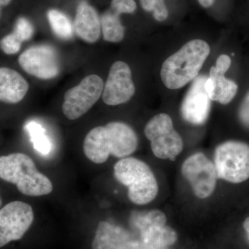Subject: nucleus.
Returning a JSON list of instances; mask_svg holds the SVG:
<instances>
[{
	"instance_id": "7c9ffc66",
	"label": "nucleus",
	"mask_w": 249,
	"mask_h": 249,
	"mask_svg": "<svg viewBox=\"0 0 249 249\" xmlns=\"http://www.w3.org/2000/svg\"><path fill=\"white\" fill-rule=\"evenodd\" d=\"M11 1V0H0V4L1 6H5L9 4Z\"/></svg>"
},
{
	"instance_id": "423d86ee",
	"label": "nucleus",
	"mask_w": 249,
	"mask_h": 249,
	"mask_svg": "<svg viewBox=\"0 0 249 249\" xmlns=\"http://www.w3.org/2000/svg\"><path fill=\"white\" fill-rule=\"evenodd\" d=\"M144 132L157 158L174 160L182 151V139L174 129L173 120L168 114L154 116L147 122Z\"/></svg>"
},
{
	"instance_id": "5701e85b",
	"label": "nucleus",
	"mask_w": 249,
	"mask_h": 249,
	"mask_svg": "<svg viewBox=\"0 0 249 249\" xmlns=\"http://www.w3.org/2000/svg\"><path fill=\"white\" fill-rule=\"evenodd\" d=\"M14 34L22 42L31 39L34 34V28L28 19L20 18L16 22Z\"/></svg>"
},
{
	"instance_id": "f3484780",
	"label": "nucleus",
	"mask_w": 249,
	"mask_h": 249,
	"mask_svg": "<svg viewBox=\"0 0 249 249\" xmlns=\"http://www.w3.org/2000/svg\"><path fill=\"white\" fill-rule=\"evenodd\" d=\"M140 234L142 242L160 249H168L178 238L176 231L167 224L147 228Z\"/></svg>"
},
{
	"instance_id": "f8f14e48",
	"label": "nucleus",
	"mask_w": 249,
	"mask_h": 249,
	"mask_svg": "<svg viewBox=\"0 0 249 249\" xmlns=\"http://www.w3.org/2000/svg\"><path fill=\"white\" fill-rule=\"evenodd\" d=\"M207 79L204 75L196 78L181 104V116L190 124H201L209 118L211 100L205 89Z\"/></svg>"
},
{
	"instance_id": "f257e3e1",
	"label": "nucleus",
	"mask_w": 249,
	"mask_h": 249,
	"mask_svg": "<svg viewBox=\"0 0 249 249\" xmlns=\"http://www.w3.org/2000/svg\"><path fill=\"white\" fill-rule=\"evenodd\" d=\"M138 146L134 129L121 122H110L90 130L83 142V151L88 160L96 164L107 161L109 156L124 158L132 155Z\"/></svg>"
},
{
	"instance_id": "412c9836",
	"label": "nucleus",
	"mask_w": 249,
	"mask_h": 249,
	"mask_svg": "<svg viewBox=\"0 0 249 249\" xmlns=\"http://www.w3.org/2000/svg\"><path fill=\"white\" fill-rule=\"evenodd\" d=\"M132 221L139 231L153 226L165 225L167 223L166 216L158 210L148 212L135 213L132 215Z\"/></svg>"
},
{
	"instance_id": "bb28decb",
	"label": "nucleus",
	"mask_w": 249,
	"mask_h": 249,
	"mask_svg": "<svg viewBox=\"0 0 249 249\" xmlns=\"http://www.w3.org/2000/svg\"><path fill=\"white\" fill-rule=\"evenodd\" d=\"M231 65V60L230 57L225 54H223L218 57L217 62H216V70L224 74L226 71L229 70Z\"/></svg>"
},
{
	"instance_id": "4be33fe9",
	"label": "nucleus",
	"mask_w": 249,
	"mask_h": 249,
	"mask_svg": "<svg viewBox=\"0 0 249 249\" xmlns=\"http://www.w3.org/2000/svg\"><path fill=\"white\" fill-rule=\"evenodd\" d=\"M142 9L148 12H153L156 20L164 21L168 16V9L164 0H140Z\"/></svg>"
},
{
	"instance_id": "a878e982",
	"label": "nucleus",
	"mask_w": 249,
	"mask_h": 249,
	"mask_svg": "<svg viewBox=\"0 0 249 249\" xmlns=\"http://www.w3.org/2000/svg\"><path fill=\"white\" fill-rule=\"evenodd\" d=\"M238 116L242 124L249 129V91L241 103Z\"/></svg>"
},
{
	"instance_id": "20e7f679",
	"label": "nucleus",
	"mask_w": 249,
	"mask_h": 249,
	"mask_svg": "<svg viewBox=\"0 0 249 249\" xmlns=\"http://www.w3.org/2000/svg\"><path fill=\"white\" fill-rule=\"evenodd\" d=\"M114 175L119 183L128 188V197L134 204H148L158 194L155 175L150 167L138 159L127 157L116 162Z\"/></svg>"
},
{
	"instance_id": "393cba45",
	"label": "nucleus",
	"mask_w": 249,
	"mask_h": 249,
	"mask_svg": "<svg viewBox=\"0 0 249 249\" xmlns=\"http://www.w3.org/2000/svg\"><path fill=\"white\" fill-rule=\"evenodd\" d=\"M111 9L119 15L132 14L137 9V4L134 0H112Z\"/></svg>"
},
{
	"instance_id": "ddd939ff",
	"label": "nucleus",
	"mask_w": 249,
	"mask_h": 249,
	"mask_svg": "<svg viewBox=\"0 0 249 249\" xmlns=\"http://www.w3.org/2000/svg\"><path fill=\"white\" fill-rule=\"evenodd\" d=\"M132 242L128 231L124 228L101 221L91 244L92 249H126Z\"/></svg>"
},
{
	"instance_id": "c756f323",
	"label": "nucleus",
	"mask_w": 249,
	"mask_h": 249,
	"mask_svg": "<svg viewBox=\"0 0 249 249\" xmlns=\"http://www.w3.org/2000/svg\"><path fill=\"white\" fill-rule=\"evenodd\" d=\"M243 227L246 232H247V237H248L249 240V217H247V219H245V222H244Z\"/></svg>"
},
{
	"instance_id": "cd10ccee",
	"label": "nucleus",
	"mask_w": 249,
	"mask_h": 249,
	"mask_svg": "<svg viewBox=\"0 0 249 249\" xmlns=\"http://www.w3.org/2000/svg\"><path fill=\"white\" fill-rule=\"evenodd\" d=\"M126 249H160L144 243L142 241H132Z\"/></svg>"
},
{
	"instance_id": "1a4fd4ad",
	"label": "nucleus",
	"mask_w": 249,
	"mask_h": 249,
	"mask_svg": "<svg viewBox=\"0 0 249 249\" xmlns=\"http://www.w3.org/2000/svg\"><path fill=\"white\" fill-rule=\"evenodd\" d=\"M181 173L198 197L204 199L213 193L217 171L214 163L204 154L197 152L188 157L183 163Z\"/></svg>"
},
{
	"instance_id": "dca6fc26",
	"label": "nucleus",
	"mask_w": 249,
	"mask_h": 249,
	"mask_svg": "<svg viewBox=\"0 0 249 249\" xmlns=\"http://www.w3.org/2000/svg\"><path fill=\"white\" fill-rule=\"evenodd\" d=\"M224 75L218 71L215 67H211L205 89L211 100L226 105L235 97L238 87L235 82L225 78Z\"/></svg>"
},
{
	"instance_id": "aec40b11",
	"label": "nucleus",
	"mask_w": 249,
	"mask_h": 249,
	"mask_svg": "<svg viewBox=\"0 0 249 249\" xmlns=\"http://www.w3.org/2000/svg\"><path fill=\"white\" fill-rule=\"evenodd\" d=\"M25 127L30 135L34 148L42 155H48L52 150V144L45 134L44 127L34 121L28 123Z\"/></svg>"
},
{
	"instance_id": "4468645a",
	"label": "nucleus",
	"mask_w": 249,
	"mask_h": 249,
	"mask_svg": "<svg viewBox=\"0 0 249 249\" xmlns=\"http://www.w3.org/2000/svg\"><path fill=\"white\" fill-rule=\"evenodd\" d=\"M76 35L88 43H94L101 36V21L96 10L86 2L80 3L74 20Z\"/></svg>"
},
{
	"instance_id": "c85d7f7f",
	"label": "nucleus",
	"mask_w": 249,
	"mask_h": 249,
	"mask_svg": "<svg viewBox=\"0 0 249 249\" xmlns=\"http://www.w3.org/2000/svg\"><path fill=\"white\" fill-rule=\"evenodd\" d=\"M197 1L203 7L209 8L213 4L214 0H197Z\"/></svg>"
},
{
	"instance_id": "6e6552de",
	"label": "nucleus",
	"mask_w": 249,
	"mask_h": 249,
	"mask_svg": "<svg viewBox=\"0 0 249 249\" xmlns=\"http://www.w3.org/2000/svg\"><path fill=\"white\" fill-rule=\"evenodd\" d=\"M31 205L20 201H11L0 211V247L22 239L34 222Z\"/></svg>"
},
{
	"instance_id": "f03ea898",
	"label": "nucleus",
	"mask_w": 249,
	"mask_h": 249,
	"mask_svg": "<svg viewBox=\"0 0 249 249\" xmlns=\"http://www.w3.org/2000/svg\"><path fill=\"white\" fill-rule=\"evenodd\" d=\"M211 52L209 44L196 39L187 42L162 65L160 78L170 89L183 88L195 79Z\"/></svg>"
},
{
	"instance_id": "9b49d317",
	"label": "nucleus",
	"mask_w": 249,
	"mask_h": 249,
	"mask_svg": "<svg viewBox=\"0 0 249 249\" xmlns=\"http://www.w3.org/2000/svg\"><path fill=\"white\" fill-rule=\"evenodd\" d=\"M134 93L135 87L128 65L120 60L114 62L103 89V101L108 106H118L129 101Z\"/></svg>"
},
{
	"instance_id": "a211bd4d",
	"label": "nucleus",
	"mask_w": 249,
	"mask_h": 249,
	"mask_svg": "<svg viewBox=\"0 0 249 249\" xmlns=\"http://www.w3.org/2000/svg\"><path fill=\"white\" fill-rule=\"evenodd\" d=\"M119 15L110 9L101 18L103 38L110 42H119L124 39V29L121 24Z\"/></svg>"
},
{
	"instance_id": "9d476101",
	"label": "nucleus",
	"mask_w": 249,
	"mask_h": 249,
	"mask_svg": "<svg viewBox=\"0 0 249 249\" xmlns=\"http://www.w3.org/2000/svg\"><path fill=\"white\" fill-rule=\"evenodd\" d=\"M19 65L29 74L40 78L52 79L60 71L58 55L52 47L35 46L28 49L19 57Z\"/></svg>"
},
{
	"instance_id": "0eeeda50",
	"label": "nucleus",
	"mask_w": 249,
	"mask_h": 249,
	"mask_svg": "<svg viewBox=\"0 0 249 249\" xmlns=\"http://www.w3.org/2000/svg\"><path fill=\"white\" fill-rule=\"evenodd\" d=\"M104 84L101 77L89 75L79 84L67 90L64 96L62 112L70 120L86 114L102 96Z\"/></svg>"
},
{
	"instance_id": "6ab92c4d",
	"label": "nucleus",
	"mask_w": 249,
	"mask_h": 249,
	"mask_svg": "<svg viewBox=\"0 0 249 249\" xmlns=\"http://www.w3.org/2000/svg\"><path fill=\"white\" fill-rule=\"evenodd\" d=\"M49 24L54 34L60 38L69 40L73 35L71 22L65 14L58 10H49L47 13Z\"/></svg>"
},
{
	"instance_id": "7ed1b4c3",
	"label": "nucleus",
	"mask_w": 249,
	"mask_h": 249,
	"mask_svg": "<svg viewBox=\"0 0 249 249\" xmlns=\"http://www.w3.org/2000/svg\"><path fill=\"white\" fill-rule=\"evenodd\" d=\"M0 178L17 186L24 196H47L53 191L52 181L36 168L31 157L14 153L0 157Z\"/></svg>"
},
{
	"instance_id": "2eb2a0df",
	"label": "nucleus",
	"mask_w": 249,
	"mask_h": 249,
	"mask_svg": "<svg viewBox=\"0 0 249 249\" xmlns=\"http://www.w3.org/2000/svg\"><path fill=\"white\" fill-rule=\"evenodd\" d=\"M29 84L18 72L6 67L0 69V100L6 103L20 102L27 94Z\"/></svg>"
},
{
	"instance_id": "39448f33",
	"label": "nucleus",
	"mask_w": 249,
	"mask_h": 249,
	"mask_svg": "<svg viewBox=\"0 0 249 249\" xmlns=\"http://www.w3.org/2000/svg\"><path fill=\"white\" fill-rule=\"evenodd\" d=\"M217 178L232 183L249 178V145L245 142L230 141L216 148L214 157Z\"/></svg>"
},
{
	"instance_id": "b1692460",
	"label": "nucleus",
	"mask_w": 249,
	"mask_h": 249,
	"mask_svg": "<svg viewBox=\"0 0 249 249\" xmlns=\"http://www.w3.org/2000/svg\"><path fill=\"white\" fill-rule=\"evenodd\" d=\"M21 44L22 42L13 33L1 39V48L5 53L8 55H14L19 52L21 48Z\"/></svg>"
}]
</instances>
